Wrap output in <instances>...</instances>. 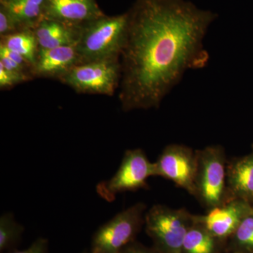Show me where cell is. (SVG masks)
I'll return each mask as SVG.
<instances>
[{"instance_id": "cell-1", "label": "cell", "mask_w": 253, "mask_h": 253, "mask_svg": "<svg viewBox=\"0 0 253 253\" xmlns=\"http://www.w3.org/2000/svg\"><path fill=\"white\" fill-rule=\"evenodd\" d=\"M120 63L123 111L157 109L189 70L206 67L204 41L217 14L185 0H136Z\"/></svg>"}, {"instance_id": "cell-2", "label": "cell", "mask_w": 253, "mask_h": 253, "mask_svg": "<svg viewBox=\"0 0 253 253\" xmlns=\"http://www.w3.org/2000/svg\"><path fill=\"white\" fill-rule=\"evenodd\" d=\"M129 13L104 15L82 25L76 44L80 64L120 60L127 32Z\"/></svg>"}, {"instance_id": "cell-3", "label": "cell", "mask_w": 253, "mask_h": 253, "mask_svg": "<svg viewBox=\"0 0 253 253\" xmlns=\"http://www.w3.org/2000/svg\"><path fill=\"white\" fill-rule=\"evenodd\" d=\"M195 216L185 209L156 205L145 214L146 231L163 253H183V244Z\"/></svg>"}, {"instance_id": "cell-4", "label": "cell", "mask_w": 253, "mask_h": 253, "mask_svg": "<svg viewBox=\"0 0 253 253\" xmlns=\"http://www.w3.org/2000/svg\"><path fill=\"white\" fill-rule=\"evenodd\" d=\"M196 154V196L211 210L228 199L225 154L221 146H211Z\"/></svg>"}, {"instance_id": "cell-5", "label": "cell", "mask_w": 253, "mask_h": 253, "mask_svg": "<svg viewBox=\"0 0 253 253\" xmlns=\"http://www.w3.org/2000/svg\"><path fill=\"white\" fill-rule=\"evenodd\" d=\"M121 78L120 60H112L76 65L58 79L77 92L112 96Z\"/></svg>"}, {"instance_id": "cell-6", "label": "cell", "mask_w": 253, "mask_h": 253, "mask_svg": "<svg viewBox=\"0 0 253 253\" xmlns=\"http://www.w3.org/2000/svg\"><path fill=\"white\" fill-rule=\"evenodd\" d=\"M156 176L155 163L150 162L140 149L127 150L117 172L109 179L96 186V192L108 202L126 191H134L148 187L147 179Z\"/></svg>"}, {"instance_id": "cell-7", "label": "cell", "mask_w": 253, "mask_h": 253, "mask_svg": "<svg viewBox=\"0 0 253 253\" xmlns=\"http://www.w3.org/2000/svg\"><path fill=\"white\" fill-rule=\"evenodd\" d=\"M146 208L143 203H137L105 223L93 236L91 253H121L145 223Z\"/></svg>"}, {"instance_id": "cell-8", "label": "cell", "mask_w": 253, "mask_h": 253, "mask_svg": "<svg viewBox=\"0 0 253 253\" xmlns=\"http://www.w3.org/2000/svg\"><path fill=\"white\" fill-rule=\"evenodd\" d=\"M154 163L156 176L169 179L189 194L196 196V151L184 145H168Z\"/></svg>"}, {"instance_id": "cell-9", "label": "cell", "mask_w": 253, "mask_h": 253, "mask_svg": "<svg viewBox=\"0 0 253 253\" xmlns=\"http://www.w3.org/2000/svg\"><path fill=\"white\" fill-rule=\"evenodd\" d=\"M253 212L248 201L231 198L210 210L206 215L196 217L213 236L226 238L234 234L244 218Z\"/></svg>"}, {"instance_id": "cell-10", "label": "cell", "mask_w": 253, "mask_h": 253, "mask_svg": "<svg viewBox=\"0 0 253 253\" xmlns=\"http://www.w3.org/2000/svg\"><path fill=\"white\" fill-rule=\"evenodd\" d=\"M95 0H45L43 18L79 26L104 16Z\"/></svg>"}, {"instance_id": "cell-11", "label": "cell", "mask_w": 253, "mask_h": 253, "mask_svg": "<svg viewBox=\"0 0 253 253\" xmlns=\"http://www.w3.org/2000/svg\"><path fill=\"white\" fill-rule=\"evenodd\" d=\"M78 64L80 59L76 45L39 49L33 66V76L59 78Z\"/></svg>"}, {"instance_id": "cell-12", "label": "cell", "mask_w": 253, "mask_h": 253, "mask_svg": "<svg viewBox=\"0 0 253 253\" xmlns=\"http://www.w3.org/2000/svg\"><path fill=\"white\" fill-rule=\"evenodd\" d=\"M82 26V25H81ZM81 26L42 18L33 29L39 49L76 45Z\"/></svg>"}, {"instance_id": "cell-13", "label": "cell", "mask_w": 253, "mask_h": 253, "mask_svg": "<svg viewBox=\"0 0 253 253\" xmlns=\"http://www.w3.org/2000/svg\"><path fill=\"white\" fill-rule=\"evenodd\" d=\"M226 187L231 198L253 199V153L236 160L226 169Z\"/></svg>"}, {"instance_id": "cell-14", "label": "cell", "mask_w": 253, "mask_h": 253, "mask_svg": "<svg viewBox=\"0 0 253 253\" xmlns=\"http://www.w3.org/2000/svg\"><path fill=\"white\" fill-rule=\"evenodd\" d=\"M45 0H0L21 31L33 30L43 18Z\"/></svg>"}, {"instance_id": "cell-15", "label": "cell", "mask_w": 253, "mask_h": 253, "mask_svg": "<svg viewBox=\"0 0 253 253\" xmlns=\"http://www.w3.org/2000/svg\"><path fill=\"white\" fill-rule=\"evenodd\" d=\"M0 44L22 56L33 67L36 64L39 47L33 30H23L1 37Z\"/></svg>"}, {"instance_id": "cell-16", "label": "cell", "mask_w": 253, "mask_h": 253, "mask_svg": "<svg viewBox=\"0 0 253 253\" xmlns=\"http://www.w3.org/2000/svg\"><path fill=\"white\" fill-rule=\"evenodd\" d=\"M214 238L195 216L194 224L184 239L183 253H213Z\"/></svg>"}, {"instance_id": "cell-17", "label": "cell", "mask_w": 253, "mask_h": 253, "mask_svg": "<svg viewBox=\"0 0 253 253\" xmlns=\"http://www.w3.org/2000/svg\"><path fill=\"white\" fill-rule=\"evenodd\" d=\"M24 231L12 213L7 212L0 217V251L7 253L16 249Z\"/></svg>"}, {"instance_id": "cell-18", "label": "cell", "mask_w": 253, "mask_h": 253, "mask_svg": "<svg viewBox=\"0 0 253 253\" xmlns=\"http://www.w3.org/2000/svg\"><path fill=\"white\" fill-rule=\"evenodd\" d=\"M234 234L240 246L253 249V212L244 218Z\"/></svg>"}, {"instance_id": "cell-19", "label": "cell", "mask_w": 253, "mask_h": 253, "mask_svg": "<svg viewBox=\"0 0 253 253\" xmlns=\"http://www.w3.org/2000/svg\"><path fill=\"white\" fill-rule=\"evenodd\" d=\"M30 78L23 75L9 71L0 63V88L1 89L12 87Z\"/></svg>"}, {"instance_id": "cell-20", "label": "cell", "mask_w": 253, "mask_h": 253, "mask_svg": "<svg viewBox=\"0 0 253 253\" xmlns=\"http://www.w3.org/2000/svg\"><path fill=\"white\" fill-rule=\"evenodd\" d=\"M13 18L2 6H0V36L4 37L20 31Z\"/></svg>"}, {"instance_id": "cell-21", "label": "cell", "mask_w": 253, "mask_h": 253, "mask_svg": "<svg viewBox=\"0 0 253 253\" xmlns=\"http://www.w3.org/2000/svg\"><path fill=\"white\" fill-rule=\"evenodd\" d=\"M5 253H49V243L44 238H39L32 244L27 249L23 251H14Z\"/></svg>"}, {"instance_id": "cell-22", "label": "cell", "mask_w": 253, "mask_h": 253, "mask_svg": "<svg viewBox=\"0 0 253 253\" xmlns=\"http://www.w3.org/2000/svg\"><path fill=\"white\" fill-rule=\"evenodd\" d=\"M121 253H163L156 249H150L144 247V246H140L139 244H133L131 243L130 244L126 246L124 249L121 251Z\"/></svg>"}, {"instance_id": "cell-23", "label": "cell", "mask_w": 253, "mask_h": 253, "mask_svg": "<svg viewBox=\"0 0 253 253\" xmlns=\"http://www.w3.org/2000/svg\"></svg>"}, {"instance_id": "cell-24", "label": "cell", "mask_w": 253, "mask_h": 253, "mask_svg": "<svg viewBox=\"0 0 253 253\" xmlns=\"http://www.w3.org/2000/svg\"></svg>"}]
</instances>
